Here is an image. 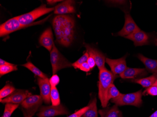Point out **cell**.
Here are the masks:
<instances>
[{
	"label": "cell",
	"instance_id": "4fadbf2b",
	"mask_svg": "<svg viewBox=\"0 0 157 117\" xmlns=\"http://www.w3.org/2000/svg\"><path fill=\"white\" fill-rule=\"evenodd\" d=\"M85 47L86 49V52L89 53L90 56L92 57L95 60L96 66L98 67L99 70H102L105 68V63L106 62V58L104 54L90 45L85 44Z\"/></svg>",
	"mask_w": 157,
	"mask_h": 117
},
{
	"label": "cell",
	"instance_id": "d4e9b609",
	"mask_svg": "<svg viewBox=\"0 0 157 117\" xmlns=\"http://www.w3.org/2000/svg\"><path fill=\"white\" fill-rule=\"evenodd\" d=\"M121 93L117 87L114 84H111L107 92V100L109 101L111 99L116 98L120 96Z\"/></svg>",
	"mask_w": 157,
	"mask_h": 117
},
{
	"label": "cell",
	"instance_id": "f1b7e54d",
	"mask_svg": "<svg viewBox=\"0 0 157 117\" xmlns=\"http://www.w3.org/2000/svg\"><path fill=\"white\" fill-rule=\"evenodd\" d=\"M143 95L144 96L150 95L152 96H157V85H153L146 89L143 92Z\"/></svg>",
	"mask_w": 157,
	"mask_h": 117
},
{
	"label": "cell",
	"instance_id": "8d00e7d4",
	"mask_svg": "<svg viewBox=\"0 0 157 117\" xmlns=\"http://www.w3.org/2000/svg\"><path fill=\"white\" fill-rule=\"evenodd\" d=\"M149 117H157V110L155 111L154 113H152V114Z\"/></svg>",
	"mask_w": 157,
	"mask_h": 117
},
{
	"label": "cell",
	"instance_id": "e575fe53",
	"mask_svg": "<svg viewBox=\"0 0 157 117\" xmlns=\"http://www.w3.org/2000/svg\"><path fill=\"white\" fill-rule=\"evenodd\" d=\"M47 3L49 5H53L55 4L57 2H62V1H59V0H48L47 1Z\"/></svg>",
	"mask_w": 157,
	"mask_h": 117
},
{
	"label": "cell",
	"instance_id": "8992f818",
	"mask_svg": "<svg viewBox=\"0 0 157 117\" xmlns=\"http://www.w3.org/2000/svg\"><path fill=\"white\" fill-rule=\"evenodd\" d=\"M125 38L132 40L135 46L149 45L151 44L157 46V38L141 30Z\"/></svg>",
	"mask_w": 157,
	"mask_h": 117
},
{
	"label": "cell",
	"instance_id": "52a82bcc",
	"mask_svg": "<svg viewBox=\"0 0 157 117\" xmlns=\"http://www.w3.org/2000/svg\"><path fill=\"white\" fill-rule=\"evenodd\" d=\"M68 113L67 109L60 104L58 106H41L36 115L38 117H53L58 115H67Z\"/></svg>",
	"mask_w": 157,
	"mask_h": 117
},
{
	"label": "cell",
	"instance_id": "e0dca14e",
	"mask_svg": "<svg viewBox=\"0 0 157 117\" xmlns=\"http://www.w3.org/2000/svg\"><path fill=\"white\" fill-rule=\"evenodd\" d=\"M43 99L39 95H31L21 104V106L25 110L32 109L36 107H40Z\"/></svg>",
	"mask_w": 157,
	"mask_h": 117
},
{
	"label": "cell",
	"instance_id": "484cf974",
	"mask_svg": "<svg viewBox=\"0 0 157 117\" xmlns=\"http://www.w3.org/2000/svg\"><path fill=\"white\" fill-rule=\"evenodd\" d=\"M19 106L18 104H14L7 103L5 105L4 113L2 117H10L13 112L17 109Z\"/></svg>",
	"mask_w": 157,
	"mask_h": 117
},
{
	"label": "cell",
	"instance_id": "f546056e",
	"mask_svg": "<svg viewBox=\"0 0 157 117\" xmlns=\"http://www.w3.org/2000/svg\"><path fill=\"white\" fill-rule=\"evenodd\" d=\"M89 108V106H86V107L80 109L79 110L77 111L68 117H82L84 114L87 111Z\"/></svg>",
	"mask_w": 157,
	"mask_h": 117
},
{
	"label": "cell",
	"instance_id": "44dd1931",
	"mask_svg": "<svg viewBox=\"0 0 157 117\" xmlns=\"http://www.w3.org/2000/svg\"><path fill=\"white\" fill-rule=\"evenodd\" d=\"M89 109L82 117H98V108L97 105V98L92 99L89 103Z\"/></svg>",
	"mask_w": 157,
	"mask_h": 117
},
{
	"label": "cell",
	"instance_id": "cb8c5ba5",
	"mask_svg": "<svg viewBox=\"0 0 157 117\" xmlns=\"http://www.w3.org/2000/svg\"><path fill=\"white\" fill-rule=\"evenodd\" d=\"M51 100L52 104L53 106H58L60 104L59 94L56 87H52Z\"/></svg>",
	"mask_w": 157,
	"mask_h": 117
},
{
	"label": "cell",
	"instance_id": "30bf717a",
	"mask_svg": "<svg viewBox=\"0 0 157 117\" xmlns=\"http://www.w3.org/2000/svg\"><path fill=\"white\" fill-rule=\"evenodd\" d=\"M32 95L31 93L27 90H16L10 96L1 100L2 103H11L19 104L22 103L28 97Z\"/></svg>",
	"mask_w": 157,
	"mask_h": 117
},
{
	"label": "cell",
	"instance_id": "83f0119b",
	"mask_svg": "<svg viewBox=\"0 0 157 117\" xmlns=\"http://www.w3.org/2000/svg\"><path fill=\"white\" fill-rule=\"evenodd\" d=\"M89 57H90V55H89V53L87 52H86L82 57H80L77 60L72 64V66L74 67L75 69H78H78L79 67L82 63L87 62Z\"/></svg>",
	"mask_w": 157,
	"mask_h": 117
},
{
	"label": "cell",
	"instance_id": "7c38bea8",
	"mask_svg": "<svg viewBox=\"0 0 157 117\" xmlns=\"http://www.w3.org/2000/svg\"><path fill=\"white\" fill-rule=\"evenodd\" d=\"M37 82L40 90V96L43 101L46 104H50L51 102V92L52 86L48 78H41L38 77Z\"/></svg>",
	"mask_w": 157,
	"mask_h": 117
},
{
	"label": "cell",
	"instance_id": "5bb4252c",
	"mask_svg": "<svg viewBox=\"0 0 157 117\" xmlns=\"http://www.w3.org/2000/svg\"><path fill=\"white\" fill-rule=\"evenodd\" d=\"M148 72L145 68H130L127 67L126 70L120 76L122 79H132L133 80L142 78L148 75Z\"/></svg>",
	"mask_w": 157,
	"mask_h": 117
},
{
	"label": "cell",
	"instance_id": "1f68e13d",
	"mask_svg": "<svg viewBox=\"0 0 157 117\" xmlns=\"http://www.w3.org/2000/svg\"><path fill=\"white\" fill-rule=\"evenodd\" d=\"M40 107H36L32 109L25 110L24 113L25 117H33Z\"/></svg>",
	"mask_w": 157,
	"mask_h": 117
},
{
	"label": "cell",
	"instance_id": "4316f807",
	"mask_svg": "<svg viewBox=\"0 0 157 117\" xmlns=\"http://www.w3.org/2000/svg\"><path fill=\"white\" fill-rule=\"evenodd\" d=\"M17 66L14 64L11 65H4L0 66V75L2 76L10 72L17 70Z\"/></svg>",
	"mask_w": 157,
	"mask_h": 117
},
{
	"label": "cell",
	"instance_id": "8fae6325",
	"mask_svg": "<svg viewBox=\"0 0 157 117\" xmlns=\"http://www.w3.org/2000/svg\"><path fill=\"white\" fill-rule=\"evenodd\" d=\"M127 55L118 59H111L106 58V62L111 69V71L114 75L120 76V75L125 71L127 68L126 58Z\"/></svg>",
	"mask_w": 157,
	"mask_h": 117
},
{
	"label": "cell",
	"instance_id": "d6986e66",
	"mask_svg": "<svg viewBox=\"0 0 157 117\" xmlns=\"http://www.w3.org/2000/svg\"><path fill=\"white\" fill-rule=\"evenodd\" d=\"M117 105L112 107H106L99 111L101 117H123L122 112L119 110Z\"/></svg>",
	"mask_w": 157,
	"mask_h": 117
},
{
	"label": "cell",
	"instance_id": "9c48e42d",
	"mask_svg": "<svg viewBox=\"0 0 157 117\" xmlns=\"http://www.w3.org/2000/svg\"><path fill=\"white\" fill-rule=\"evenodd\" d=\"M125 19L124 26L123 28L117 33V36L125 38L127 36L132 35L133 33L137 32L141 30L135 23L129 13L125 12Z\"/></svg>",
	"mask_w": 157,
	"mask_h": 117
},
{
	"label": "cell",
	"instance_id": "3957f363",
	"mask_svg": "<svg viewBox=\"0 0 157 117\" xmlns=\"http://www.w3.org/2000/svg\"><path fill=\"white\" fill-rule=\"evenodd\" d=\"M142 96L143 92L142 90L128 94L121 93L120 96L111 99V102L117 106L133 105L136 107H140L143 104Z\"/></svg>",
	"mask_w": 157,
	"mask_h": 117
},
{
	"label": "cell",
	"instance_id": "2e32d148",
	"mask_svg": "<svg viewBox=\"0 0 157 117\" xmlns=\"http://www.w3.org/2000/svg\"><path fill=\"white\" fill-rule=\"evenodd\" d=\"M39 43L41 46L51 52L54 45L52 28H47L41 34L40 37Z\"/></svg>",
	"mask_w": 157,
	"mask_h": 117
},
{
	"label": "cell",
	"instance_id": "d590c367",
	"mask_svg": "<svg viewBox=\"0 0 157 117\" xmlns=\"http://www.w3.org/2000/svg\"><path fill=\"white\" fill-rule=\"evenodd\" d=\"M13 64L9 63V62H7L5 60H3L2 59L0 60V66H4V65H11Z\"/></svg>",
	"mask_w": 157,
	"mask_h": 117
},
{
	"label": "cell",
	"instance_id": "7a4b0ae2",
	"mask_svg": "<svg viewBox=\"0 0 157 117\" xmlns=\"http://www.w3.org/2000/svg\"><path fill=\"white\" fill-rule=\"evenodd\" d=\"M119 76L114 75L106 68L99 70L98 97L103 108L106 107L109 103L107 100V92L109 87L113 84L114 81Z\"/></svg>",
	"mask_w": 157,
	"mask_h": 117
},
{
	"label": "cell",
	"instance_id": "74e56055",
	"mask_svg": "<svg viewBox=\"0 0 157 117\" xmlns=\"http://www.w3.org/2000/svg\"><path fill=\"white\" fill-rule=\"evenodd\" d=\"M154 85H157V79L156 80V81L155 82V83H154Z\"/></svg>",
	"mask_w": 157,
	"mask_h": 117
},
{
	"label": "cell",
	"instance_id": "ac0fdd59",
	"mask_svg": "<svg viewBox=\"0 0 157 117\" xmlns=\"http://www.w3.org/2000/svg\"><path fill=\"white\" fill-rule=\"evenodd\" d=\"M137 57L144 64L148 72L157 76V60L149 59L141 53L137 54Z\"/></svg>",
	"mask_w": 157,
	"mask_h": 117
},
{
	"label": "cell",
	"instance_id": "6da1fadb",
	"mask_svg": "<svg viewBox=\"0 0 157 117\" xmlns=\"http://www.w3.org/2000/svg\"><path fill=\"white\" fill-rule=\"evenodd\" d=\"M52 26L56 41L61 45L68 47L74 39L75 22L69 15H58L53 19Z\"/></svg>",
	"mask_w": 157,
	"mask_h": 117
},
{
	"label": "cell",
	"instance_id": "603a6c76",
	"mask_svg": "<svg viewBox=\"0 0 157 117\" xmlns=\"http://www.w3.org/2000/svg\"><path fill=\"white\" fill-rule=\"evenodd\" d=\"M16 89L10 84H7L3 87L0 91V99H2L8 97L15 91Z\"/></svg>",
	"mask_w": 157,
	"mask_h": 117
},
{
	"label": "cell",
	"instance_id": "d6a6232c",
	"mask_svg": "<svg viewBox=\"0 0 157 117\" xmlns=\"http://www.w3.org/2000/svg\"><path fill=\"white\" fill-rule=\"evenodd\" d=\"M78 69H80V70L85 72H90V71L91 70L89 66V64L87 63V62L82 63V64L79 67Z\"/></svg>",
	"mask_w": 157,
	"mask_h": 117
},
{
	"label": "cell",
	"instance_id": "ba28073f",
	"mask_svg": "<svg viewBox=\"0 0 157 117\" xmlns=\"http://www.w3.org/2000/svg\"><path fill=\"white\" fill-rule=\"evenodd\" d=\"M28 27L23 25L20 23L17 16L13 17L7 20L4 23L0 25V36L2 37L10 33L17 31L20 29Z\"/></svg>",
	"mask_w": 157,
	"mask_h": 117
},
{
	"label": "cell",
	"instance_id": "277c9868",
	"mask_svg": "<svg viewBox=\"0 0 157 117\" xmlns=\"http://www.w3.org/2000/svg\"><path fill=\"white\" fill-rule=\"evenodd\" d=\"M54 7L47 8L46 5L42 4L31 12L17 16V18L22 25L29 26L37 18L54 11Z\"/></svg>",
	"mask_w": 157,
	"mask_h": 117
},
{
	"label": "cell",
	"instance_id": "5b68a950",
	"mask_svg": "<svg viewBox=\"0 0 157 117\" xmlns=\"http://www.w3.org/2000/svg\"><path fill=\"white\" fill-rule=\"evenodd\" d=\"M50 56L53 75L56 74V73L61 69L72 67V63H71V62H70L59 52L55 44L51 52Z\"/></svg>",
	"mask_w": 157,
	"mask_h": 117
},
{
	"label": "cell",
	"instance_id": "836d02e7",
	"mask_svg": "<svg viewBox=\"0 0 157 117\" xmlns=\"http://www.w3.org/2000/svg\"><path fill=\"white\" fill-rule=\"evenodd\" d=\"M87 62L88 64H89V66L90 68L91 69H93L96 66V62H95V60L93 59V58L91 57V56H90L89 57Z\"/></svg>",
	"mask_w": 157,
	"mask_h": 117
},
{
	"label": "cell",
	"instance_id": "7402d4cb",
	"mask_svg": "<svg viewBox=\"0 0 157 117\" xmlns=\"http://www.w3.org/2000/svg\"><path fill=\"white\" fill-rule=\"evenodd\" d=\"M22 66L30 70L35 75L38 76L39 77L44 78V79L48 78L47 76L45 74H44L42 71H40L38 68L35 66V65H33L32 62H30V61H28L27 63L22 65Z\"/></svg>",
	"mask_w": 157,
	"mask_h": 117
},
{
	"label": "cell",
	"instance_id": "4dcf8cb0",
	"mask_svg": "<svg viewBox=\"0 0 157 117\" xmlns=\"http://www.w3.org/2000/svg\"><path fill=\"white\" fill-rule=\"evenodd\" d=\"M49 82L52 87H56L60 82V79L57 75H53L49 79Z\"/></svg>",
	"mask_w": 157,
	"mask_h": 117
},
{
	"label": "cell",
	"instance_id": "9a60e30c",
	"mask_svg": "<svg viewBox=\"0 0 157 117\" xmlns=\"http://www.w3.org/2000/svg\"><path fill=\"white\" fill-rule=\"evenodd\" d=\"M76 12L75 2L73 1L67 0L62 2L55 7L54 13L59 15H66V14Z\"/></svg>",
	"mask_w": 157,
	"mask_h": 117
},
{
	"label": "cell",
	"instance_id": "ffe728a7",
	"mask_svg": "<svg viewBox=\"0 0 157 117\" xmlns=\"http://www.w3.org/2000/svg\"><path fill=\"white\" fill-rule=\"evenodd\" d=\"M157 79V75H152L149 77L133 80V82L135 83H138L143 86L144 88L147 89L154 85Z\"/></svg>",
	"mask_w": 157,
	"mask_h": 117
}]
</instances>
